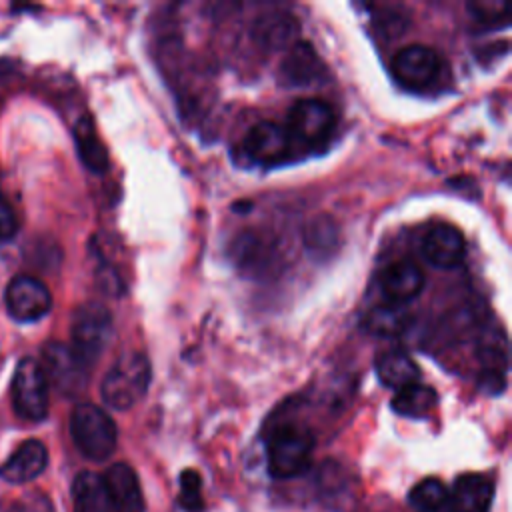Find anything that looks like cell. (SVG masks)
<instances>
[{"instance_id":"cell-1","label":"cell","mask_w":512,"mask_h":512,"mask_svg":"<svg viewBox=\"0 0 512 512\" xmlns=\"http://www.w3.org/2000/svg\"><path fill=\"white\" fill-rule=\"evenodd\" d=\"M150 380L148 356L142 352H124L114 360L102 380V400L114 410H128L146 396Z\"/></svg>"},{"instance_id":"cell-2","label":"cell","mask_w":512,"mask_h":512,"mask_svg":"<svg viewBox=\"0 0 512 512\" xmlns=\"http://www.w3.org/2000/svg\"><path fill=\"white\" fill-rule=\"evenodd\" d=\"M70 434L82 456L106 460L116 450L118 430L114 420L96 404L80 402L70 414Z\"/></svg>"},{"instance_id":"cell-3","label":"cell","mask_w":512,"mask_h":512,"mask_svg":"<svg viewBox=\"0 0 512 512\" xmlns=\"http://www.w3.org/2000/svg\"><path fill=\"white\" fill-rule=\"evenodd\" d=\"M266 452L270 476L278 480L294 478L310 466L314 436L302 426L284 424L272 432Z\"/></svg>"},{"instance_id":"cell-4","label":"cell","mask_w":512,"mask_h":512,"mask_svg":"<svg viewBox=\"0 0 512 512\" xmlns=\"http://www.w3.org/2000/svg\"><path fill=\"white\" fill-rule=\"evenodd\" d=\"M112 314L104 304L86 302L72 316V350L90 366L112 340Z\"/></svg>"},{"instance_id":"cell-5","label":"cell","mask_w":512,"mask_h":512,"mask_svg":"<svg viewBox=\"0 0 512 512\" xmlns=\"http://www.w3.org/2000/svg\"><path fill=\"white\" fill-rule=\"evenodd\" d=\"M286 128L298 148H318L334 134V108L320 98L296 100L288 110Z\"/></svg>"},{"instance_id":"cell-6","label":"cell","mask_w":512,"mask_h":512,"mask_svg":"<svg viewBox=\"0 0 512 512\" xmlns=\"http://www.w3.org/2000/svg\"><path fill=\"white\" fill-rule=\"evenodd\" d=\"M12 406L18 416L40 422L48 414V380L34 358H22L12 376Z\"/></svg>"},{"instance_id":"cell-7","label":"cell","mask_w":512,"mask_h":512,"mask_svg":"<svg viewBox=\"0 0 512 512\" xmlns=\"http://www.w3.org/2000/svg\"><path fill=\"white\" fill-rule=\"evenodd\" d=\"M392 74L408 90H428L438 82L444 62L440 54L426 44H408L392 58Z\"/></svg>"},{"instance_id":"cell-8","label":"cell","mask_w":512,"mask_h":512,"mask_svg":"<svg viewBox=\"0 0 512 512\" xmlns=\"http://www.w3.org/2000/svg\"><path fill=\"white\" fill-rule=\"evenodd\" d=\"M42 372L60 394L74 396L84 390L88 382V364L62 342H48L42 348Z\"/></svg>"},{"instance_id":"cell-9","label":"cell","mask_w":512,"mask_h":512,"mask_svg":"<svg viewBox=\"0 0 512 512\" xmlns=\"http://www.w3.org/2000/svg\"><path fill=\"white\" fill-rule=\"evenodd\" d=\"M244 148L254 162L264 166L286 162L298 152V146L292 140L288 128L272 120L254 124L244 138Z\"/></svg>"},{"instance_id":"cell-10","label":"cell","mask_w":512,"mask_h":512,"mask_svg":"<svg viewBox=\"0 0 512 512\" xmlns=\"http://www.w3.org/2000/svg\"><path fill=\"white\" fill-rule=\"evenodd\" d=\"M52 296L44 282L34 276H14L6 286V310L18 322H34L48 314Z\"/></svg>"},{"instance_id":"cell-11","label":"cell","mask_w":512,"mask_h":512,"mask_svg":"<svg viewBox=\"0 0 512 512\" xmlns=\"http://www.w3.org/2000/svg\"><path fill=\"white\" fill-rule=\"evenodd\" d=\"M422 256L428 264L440 270L462 264L466 256L464 234L452 224H436L422 238Z\"/></svg>"},{"instance_id":"cell-12","label":"cell","mask_w":512,"mask_h":512,"mask_svg":"<svg viewBox=\"0 0 512 512\" xmlns=\"http://www.w3.org/2000/svg\"><path fill=\"white\" fill-rule=\"evenodd\" d=\"M422 288H424V274L416 264L408 260L392 262L380 274V290L386 302L406 306L410 300H414L422 292Z\"/></svg>"},{"instance_id":"cell-13","label":"cell","mask_w":512,"mask_h":512,"mask_svg":"<svg viewBox=\"0 0 512 512\" xmlns=\"http://www.w3.org/2000/svg\"><path fill=\"white\" fill-rule=\"evenodd\" d=\"M492 498V480L484 474L468 472L456 478L452 492H448V506L452 512H488Z\"/></svg>"},{"instance_id":"cell-14","label":"cell","mask_w":512,"mask_h":512,"mask_svg":"<svg viewBox=\"0 0 512 512\" xmlns=\"http://www.w3.org/2000/svg\"><path fill=\"white\" fill-rule=\"evenodd\" d=\"M48 464V450L40 440L22 442L0 466V476L12 484H24L38 478Z\"/></svg>"},{"instance_id":"cell-15","label":"cell","mask_w":512,"mask_h":512,"mask_svg":"<svg viewBox=\"0 0 512 512\" xmlns=\"http://www.w3.org/2000/svg\"><path fill=\"white\" fill-rule=\"evenodd\" d=\"M116 512H144V498L136 472L124 464H112L102 476Z\"/></svg>"},{"instance_id":"cell-16","label":"cell","mask_w":512,"mask_h":512,"mask_svg":"<svg viewBox=\"0 0 512 512\" xmlns=\"http://www.w3.org/2000/svg\"><path fill=\"white\" fill-rule=\"evenodd\" d=\"M324 64L306 42H294L280 66V78L290 86H310L322 78Z\"/></svg>"},{"instance_id":"cell-17","label":"cell","mask_w":512,"mask_h":512,"mask_svg":"<svg viewBox=\"0 0 512 512\" xmlns=\"http://www.w3.org/2000/svg\"><path fill=\"white\" fill-rule=\"evenodd\" d=\"M376 374L384 386L400 390L418 380L420 368L408 352L392 348L376 358Z\"/></svg>"},{"instance_id":"cell-18","label":"cell","mask_w":512,"mask_h":512,"mask_svg":"<svg viewBox=\"0 0 512 512\" xmlns=\"http://www.w3.org/2000/svg\"><path fill=\"white\" fill-rule=\"evenodd\" d=\"M74 512H116L102 476L80 472L72 484Z\"/></svg>"},{"instance_id":"cell-19","label":"cell","mask_w":512,"mask_h":512,"mask_svg":"<svg viewBox=\"0 0 512 512\" xmlns=\"http://www.w3.org/2000/svg\"><path fill=\"white\" fill-rule=\"evenodd\" d=\"M410 324H412L410 310L402 304H392V302L378 304V306L370 308L364 316V328L370 334L382 336V338L398 336V334L406 332Z\"/></svg>"},{"instance_id":"cell-20","label":"cell","mask_w":512,"mask_h":512,"mask_svg":"<svg viewBox=\"0 0 512 512\" xmlns=\"http://www.w3.org/2000/svg\"><path fill=\"white\" fill-rule=\"evenodd\" d=\"M298 24L290 14H264L254 24V38L264 48H288L294 44Z\"/></svg>"},{"instance_id":"cell-21","label":"cell","mask_w":512,"mask_h":512,"mask_svg":"<svg viewBox=\"0 0 512 512\" xmlns=\"http://www.w3.org/2000/svg\"><path fill=\"white\" fill-rule=\"evenodd\" d=\"M74 140L78 148V156L84 162V166L92 172H104L108 168V152L102 140L98 138V132L94 128V122L90 116L78 118L74 126Z\"/></svg>"},{"instance_id":"cell-22","label":"cell","mask_w":512,"mask_h":512,"mask_svg":"<svg viewBox=\"0 0 512 512\" xmlns=\"http://www.w3.org/2000/svg\"><path fill=\"white\" fill-rule=\"evenodd\" d=\"M438 402V394L434 388L426 384H410L396 390L392 398V410L406 418H424L434 410Z\"/></svg>"},{"instance_id":"cell-23","label":"cell","mask_w":512,"mask_h":512,"mask_svg":"<svg viewBox=\"0 0 512 512\" xmlns=\"http://www.w3.org/2000/svg\"><path fill=\"white\" fill-rule=\"evenodd\" d=\"M408 500L420 512L436 510L448 504V488L438 478H422L418 484L412 486Z\"/></svg>"},{"instance_id":"cell-24","label":"cell","mask_w":512,"mask_h":512,"mask_svg":"<svg viewBox=\"0 0 512 512\" xmlns=\"http://www.w3.org/2000/svg\"><path fill=\"white\" fill-rule=\"evenodd\" d=\"M178 502L184 510L188 512H200L204 508V500H202V478L196 470L186 468L180 474V494H178Z\"/></svg>"},{"instance_id":"cell-25","label":"cell","mask_w":512,"mask_h":512,"mask_svg":"<svg viewBox=\"0 0 512 512\" xmlns=\"http://www.w3.org/2000/svg\"><path fill=\"white\" fill-rule=\"evenodd\" d=\"M470 10L476 20L488 26L508 24V6L504 2H474Z\"/></svg>"},{"instance_id":"cell-26","label":"cell","mask_w":512,"mask_h":512,"mask_svg":"<svg viewBox=\"0 0 512 512\" xmlns=\"http://www.w3.org/2000/svg\"><path fill=\"white\" fill-rule=\"evenodd\" d=\"M18 232V220L10 202L0 194V242L12 240Z\"/></svg>"},{"instance_id":"cell-27","label":"cell","mask_w":512,"mask_h":512,"mask_svg":"<svg viewBox=\"0 0 512 512\" xmlns=\"http://www.w3.org/2000/svg\"><path fill=\"white\" fill-rule=\"evenodd\" d=\"M6 512H42V508L32 502H14Z\"/></svg>"},{"instance_id":"cell-28","label":"cell","mask_w":512,"mask_h":512,"mask_svg":"<svg viewBox=\"0 0 512 512\" xmlns=\"http://www.w3.org/2000/svg\"><path fill=\"white\" fill-rule=\"evenodd\" d=\"M428 512H452V510H450V506L446 504V506H442V508H436V510H428Z\"/></svg>"}]
</instances>
